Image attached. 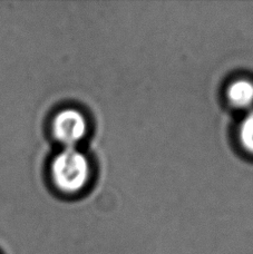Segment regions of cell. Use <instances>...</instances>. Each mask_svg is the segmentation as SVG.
Returning <instances> with one entry per match:
<instances>
[{
	"instance_id": "cell-4",
	"label": "cell",
	"mask_w": 253,
	"mask_h": 254,
	"mask_svg": "<svg viewBox=\"0 0 253 254\" xmlns=\"http://www.w3.org/2000/svg\"><path fill=\"white\" fill-rule=\"evenodd\" d=\"M239 138L243 148L253 154V112L242 121L239 129Z\"/></svg>"
},
{
	"instance_id": "cell-2",
	"label": "cell",
	"mask_w": 253,
	"mask_h": 254,
	"mask_svg": "<svg viewBox=\"0 0 253 254\" xmlns=\"http://www.w3.org/2000/svg\"><path fill=\"white\" fill-rule=\"evenodd\" d=\"M53 135L66 147H74L87 134L88 125L83 113L75 108H65L53 120Z\"/></svg>"
},
{
	"instance_id": "cell-3",
	"label": "cell",
	"mask_w": 253,
	"mask_h": 254,
	"mask_svg": "<svg viewBox=\"0 0 253 254\" xmlns=\"http://www.w3.org/2000/svg\"><path fill=\"white\" fill-rule=\"evenodd\" d=\"M227 98L231 105L245 108L253 103V83L247 79H239L229 85Z\"/></svg>"
},
{
	"instance_id": "cell-1",
	"label": "cell",
	"mask_w": 253,
	"mask_h": 254,
	"mask_svg": "<svg viewBox=\"0 0 253 254\" xmlns=\"http://www.w3.org/2000/svg\"><path fill=\"white\" fill-rule=\"evenodd\" d=\"M52 180L62 193L74 195L88 184L90 164L84 153L75 147H66L54 157L51 165Z\"/></svg>"
}]
</instances>
